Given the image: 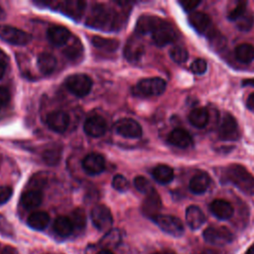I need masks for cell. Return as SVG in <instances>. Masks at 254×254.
<instances>
[{
    "mask_svg": "<svg viewBox=\"0 0 254 254\" xmlns=\"http://www.w3.org/2000/svg\"><path fill=\"white\" fill-rule=\"evenodd\" d=\"M86 25L100 30H115L119 25L116 12L102 4L95 5L86 18Z\"/></svg>",
    "mask_w": 254,
    "mask_h": 254,
    "instance_id": "obj_1",
    "label": "cell"
},
{
    "mask_svg": "<svg viewBox=\"0 0 254 254\" xmlns=\"http://www.w3.org/2000/svg\"><path fill=\"white\" fill-rule=\"evenodd\" d=\"M228 182L246 194L254 195V177L242 166L231 165L225 171Z\"/></svg>",
    "mask_w": 254,
    "mask_h": 254,
    "instance_id": "obj_2",
    "label": "cell"
},
{
    "mask_svg": "<svg viewBox=\"0 0 254 254\" xmlns=\"http://www.w3.org/2000/svg\"><path fill=\"white\" fill-rule=\"evenodd\" d=\"M65 86L72 94L83 97L90 92L92 80L84 73H74L65 78Z\"/></svg>",
    "mask_w": 254,
    "mask_h": 254,
    "instance_id": "obj_3",
    "label": "cell"
},
{
    "mask_svg": "<svg viewBox=\"0 0 254 254\" xmlns=\"http://www.w3.org/2000/svg\"><path fill=\"white\" fill-rule=\"evenodd\" d=\"M167 87L166 81L161 77H149L141 79L135 86V91L143 96H157L162 94Z\"/></svg>",
    "mask_w": 254,
    "mask_h": 254,
    "instance_id": "obj_4",
    "label": "cell"
},
{
    "mask_svg": "<svg viewBox=\"0 0 254 254\" xmlns=\"http://www.w3.org/2000/svg\"><path fill=\"white\" fill-rule=\"evenodd\" d=\"M155 223L166 233L179 237L184 233V224L180 218L174 215L168 214H159L153 218Z\"/></svg>",
    "mask_w": 254,
    "mask_h": 254,
    "instance_id": "obj_5",
    "label": "cell"
},
{
    "mask_svg": "<svg viewBox=\"0 0 254 254\" xmlns=\"http://www.w3.org/2000/svg\"><path fill=\"white\" fill-rule=\"evenodd\" d=\"M90 217L93 225L100 231H107L113 223L110 209L104 204H98L91 209Z\"/></svg>",
    "mask_w": 254,
    "mask_h": 254,
    "instance_id": "obj_6",
    "label": "cell"
},
{
    "mask_svg": "<svg viewBox=\"0 0 254 254\" xmlns=\"http://www.w3.org/2000/svg\"><path fill=\"white\" fill-rule=\"evenodd\" d=\"M202 235L206 242L217 246L228 244L233 239L232 233L223 226H209L203 231Z\"/></svg>",
    "mask_w": 254,
    "mask_h": 254,
    "instance_id": "obj_7",
    "label": "cell"
},
{
    "mask_svg": "<svg viewBox=\"0 0 254 254\" xmlns=\"http://www.w3.org/2000/svg\"><path fill=\"white\" fill-rule=\"evenodd\" d=\"M0 38L3 41L16 46L27 45L31 40V36L23 30L8 25H0Z\"/></svg>",
    "mask_w": 254,
    "mask_h": 254,
    "instance_id": "obj_8",
    "label": "cell"
},
{
    "mask_svg": "<svg viewBox=\"0 0 254 254\" xmlns=\"http://www.w3.org/2000/svg\"><path fill=\"white\" fill-rule=\"evenodd\" d=\"M152 39L158 47H164L176 41L177 33L171 24L162 20L152 33Z\"/></svg>",
    "mask_w": 254,
    "mask_h": 254,
    "instance_id": "obj_9",
    "label": "cell"
},
{
    "mask_svg": "<svg viewBox=\"0 0 254 254\" xmlns=\"http://www.w3.org/2000/svg\"><path fill=\"white\" fill-rule=\"evenodd\" d=\"M218 136L224 141H235L239 138L238 125L231 114L225 113L222 116L218 127Z\"/></svg>",
    "mask_w": 254,
    "mask_h": 254,
    "instance_id": "obj_10",
    "label": "cell"
},
{
    "mask_svg": "<svg viewBox=\"0 0 254 254\" xmlns=\"http://www.w3.org/2000/svg\"><path fill=\"white\" fill-rule=\"evenodd\" d=\"M114 130L125 138H139L142 135V127L131 118H121L114 124Z\"/></svg>",
    "mask_w": 254,
    "mask_h": 254,
    "instance_id": "obj_11",
    "label": "cell"
},
{
    "mask_svg": "<svg viewBox=\"0 0 254 254\" xmlns=\"http://www.w3.org/2000/svg\"><path fill=\"white\" fill-rule=\"evenodd\" d=\"M82 168L89 175H98L105 169V160L100 154L90 153L83 158Z\"/></svg>",
    "mask_w": 254,
    "mask_h": 254,
    "instance_id": "obj_12",
    "label": "cell"
},
{
    "mask_svg": "<svg viewBox=\"0 0 254 254\" xmlns=\"http://www.w3.org/2000/svg\"><path fill=\"white\" fill-rule=\"evenodd\" d=\"M106 122L103 117L99 115H93L87 118L83 124L84 132L90 137H101L106 131Z\"/></svg>",
    "mask_w": 254,
    "mask_h": 254,
    "instance_id": "obj_13",
    "label": "cell"
},
{
    "mask_svg": "<svg viewBox=\"0 0 254 254\" xmlns=\"http://www.w3.org/2000/svg\"><path fill=\"white\" fill-rule=\"evenodd\" d=\"M189 23L199 34L207 35L211 30V20L208 15L203 12H192L189 16Z\"/></svg>",
    "mask_w": 254,
    "mask_h": 254,
    "instance_id": "obj_14",
    "label": "cell"
},
{
    "mask_svg": "<svg viewBox=\"0 0 254 254\" xmlns=\"http://www.w3.org/2000/svg\"><path fill=\"white\" fill-rule=\"evenodd\" d=\"M47 124L55 132L63 133L69 125V117L64 111H54L47 116Z\"/></svg>",
    "mask_w": 254,
    "mask_h": 254,
    "instance_id": "obj_15",
    "label": "cell"
},
{
    "mask_svg": "<svg viewBox=\"0 0 254 254\" xmlns=\"http://www.w3.org/2000/svg\"><path fill=\"white\" fill-rule=\"evenodd\" d=\"M161 207H162V201L156 190L146 194V197L142 203V211L146 216L153 219L154 217L159 215V211Z\"/></svg>",
    "mask_w": 254,
    "mask_h": 254,
    "instance_id": "obj_16",
    "label": "cell"
},
{
    "mask_svg": "<svg viewBox=\"0 0 254 254\" xmlns=\"http://www.w3.org/2000/svg\"><path fill=\"white\" fill-rule=\"evenodd\" d=\"M144 54V45L139 38H130L124 48V56L128 62H138Z\"/></svg>",
    "mask_w": 254,
    "mask_h": 254,
    "instance_id": "obj_17",
    "label": "cell"
},
{
    "mask_svg": "<svg viewBox=\"0 0 254 254\" xmlns=\"http://www.w3.org/2000/svg\"><path fill=\"white\" fill-rule=\"evenodd\" d=\"M209 209L215 217L221 220L229 219L234 212V208L232 204L229 201L224 199H214L210 203Z\"/></svg>",
    "mask_w": 254,
    "mask_h": 254,
    "instance_id": "obj_18",
    "label": "cell"
},
{
    "mask_svg": "<svg viewBox=\"0 0 254 254\" xmlns=\"http://www.w3.org/2000/svg\"><path fill=\"white\" fill-rule=\"evenodd\" d=\"M162 22V19L152 15H142L136 23V32L140 35L152 34L158 25Z\"/></svg>",
    "mask_w": 254,
    "mask_h": 254,
    "instance_id": "obj_19",
    "label": "cell"
},
{
    "mask_svg": "<svg viewBox=\"0 0 254 254\" xmlns=\"http://www.w3.org/2000/svg\"><path fill=\"white\" fill-rule=\"evenodd\" d=\"M47 36L52 44L56 46H63L68 42L70 32L63 26H52L48 29Z\"/></svg>",
    "mask_w": 254,
    "mask_h": 254,
    "instance_id": "obj_20",
    "label": "cell"
},
{
    "mask_svg": "<svg viewBox=\"0 0 254 254\" xmlns=\"http://www.w3.org/2000/svg\"><path fill=\"white\" fill-rule=\"evenodd\" d=\"M168 142L178 148H187L191 144L192 139L187 130L176 128L169 134Z\"/></svg>",
    "mask_w": 254,
    "mask_h": 254,
    "instance_id": "obj_21",
    "label": "cell"
},
{
    "mask_svg": "<svg viewBox=\"0 0 254 254\" xmlns=\"http://www.w3.org/2000/svg\"><path fill=\"white\" fill-rule=\"evenodd\" d=\"M186 221L190 228L198 229L205 222V215L196 205H190L186 210Z\"/></svg>",
    "mask_w": 254,
    "mask_h": 254,
    "instance_id": "obj_22",
    "label": "cell"
},
{
    "mask_svg": "<svg viewBox=\"0 0 254 254\" xmlns=\"http://www.w3.org/2000/svg\"><path fill=\"white\" fill-rule=\"evenodd\" d=\"M210 185V178L206 173H197L190 181L189 188L192 193L201 194L206 191Z\"/></svg>",
    "mask_w": 254,
    "mask_h": 254,
    "instance_id": "obj_23",
    "label": "cell"
},
{
    "mask_svg": "<svg viewBox=\"0 0 254 254\" xmlns=\"http://www.w3.org/2000/svg\"><path fill=\"white\" fill-rule=\"evenodd\" d=\"M61 11L69 16L72 17L75 20H79V18L82 15V12L85 7V2L82 1H64L61 3Z\"/></svg>",
    "mask_w": 254,
    "mask_h": 254,
    "instance_id": "obj_24",
    "label": "cell"
},
{
    "mask_svg": "<svg viewBox=\"0 0 254 254\" xmlns=\"http://www.w3.org/2000/svg\"><path fill=\"white\" fill-rule=\"evenodd\" d=\"M43 200V193L41 190H28L21 195V203L26 209H33L38 207Z\"/></svg>",
    "mask_w": 254,
    "mask_h": 254,
    "instance_id": "obj_25",
    "label": "cell"
},
{
    "mask_svg": "<svg viewBox=\"0 0 254 254\" xmlns=\"http://www.w3.org/2000/svg\"><path fill=\"white\" fill-rule=\"evenodd\" d=\"M209 120L208 111L203 107H197L190 111L189 115L190 123L195 128H203L207 125Z\"/></svg>",
    "mask_w": 254,
    "mask_h": 254,
    "instance_id": "obj_26",
    "label": "cell"
},
{
    "mask_svg": "<svg viewBox=\"0 0 254 254\" xmlns=\"http://www.w3.org/2000/svg\"><path fill=\"white\" fill-rule=\"evenodd\" d=\"M27 222L31 228L43 230L50 223V215L46 211H35L29 215Z\"/></svg>",
    "mask_w": 254,
    "mask_h": 254,
    "instance_id": "obj_27",
    "label": "cell"
},
{
    "mask_svg": "<svg viewBox=\"0 0 254 254\" xmlns=\"http://www.w3.org/2000/svg\"><path fill=\"white\" fill-rule=\"evenodd\" d=\"M152 176L159 184L167 185L173 181L174 171L167 165H158L152 171Z\"/></svg>",
    "mask_w": 254,
    "mask_h": 254,
    "instance_id": "obj_28",
    "label": "cell"
},
{
    "mask_svg": "<svg viewBox=\"0 0 254 254\" xmlns=\"http://www.w3.org/2000/svg\"><path fill=\"white\" fill-rule=\"evenodd\" d=\"M37 64L41 72L44 74H51L57 66V59L49 53H43L38 57Z\"/></svg>",
    "mask_w": 254,
    "mask_h": 254,
    "instance_id": "obj_29",
    "label": "cell"
},
{
    "mask_svg": "<svg viewBox=\"0 0 254 254\" xmlns=\"http://www.w3.org/2000/svg\"><path fill=\"white\" fill-rule=\"evenodd\" d=\"M53 228H54V231L59 236H62V237L69 236L74 229L69 217H66V216L57 217L54 221Z\"/></svg>",
    "mask_w": 254,
    "mask_h": 254,
    "instance_id": "obj_30",
    "label": "cell"
},
{
    "mask_svg": "<svg viewBox=\"0 0 254 254\" xmlns=\"http://www.w3.org/2000/svg\"><path fill=\"white\" fill-rule=\"evenodd\" d=\"M235 58L242 64H249L254 60V46L251 44H240L235 48Z\"/></svg>",
    "mask_w": 254,
    "mask_h": 254,
    "instance_id": "obj_31",
    "label": "cell"
},
{
    "mask_svg": "<svg viewBox=\"0 0 254 254\" xmlns=\"http://www.w3.org/2000/svg\"><path fill=\"white\" fill-rule=\"evenodd\" d=\"M91 43L97 49L104 50L107 52H113V51L117 50V48L119 47L118 40L103 38V37H99V36H93L91 38Z\"/></svg>",
    "mask_w": 254,
    "mask_h": 254,
    "instance_id": "obj_32",
    "label": "cell"
},
{
    "mask_svg": "<svg viewBox=\"0 0 254 254\" xmlns=\"http://www.w3.org/2000/svg\"><path fill=\"white\" fill-rule=\"evenodd\" d=\"M62 151L59 146H51L43 152V160L50 166L58 165L61 161Z\"/></svg>",
    "mask_w": 254,
    "mask_h": 254,
    "instance_id": "obj_33",
    "label": "cell"
},
{
    "mask_svg": "<svg viewBox=\"0 0 254 254\" xmlns=\"http://www.w3.org/2000/svg\"><path fill=\"white\" fill-rule=\"evenodd\" d=\"M236 27L242 32H248L254 24V16L250 11H246L236 21Z\"/></svg>",
    "mask_w": 254,
    "mask_h": 254,
    "instance_id": "obj_34",
    "label": "cell"
},
{
    "mask_svg": "<svg viewBox=\"0 0 254 254\" xmlns=\"http://www.w3.org/2000/svg\"><path fill=\"white\" fill-rule=\"evenodd\" d=\"M48 183V176L46 173H37L35 174L29 181V190H41Z\"/></svg>",
    "mask_w": 254,
    "mask_h": 254,
    "instance_id": "obj_35",
    "label": "cell"
},
{
    "mask_svg": "<svg viewBox=\"0 0 254 254\" xmlns=\"http://www.w3.org/2000/svg\"><path fill=\"white\" fill-rule=\"evenodd\" d=\"M69 219L73 225V228L78 230H81L84 228L86 223V216H85L84 210H82L81 208H75L71 212Z\"/></svg>",
    "mask_w": 254,
    "mask_h": 254,
    "instance_id": "obj_36",
    "label": "cell"
},
{
    "mask_svg": "<svg viewBox=\"0 0 254 254\" xmlns=\"http://www.w3.org/2000/svg\"><path fill=\"white\" fill-rule=\"evenodd\" d=\"M82 46L79 43L78 40L74 41L71 45L67 46L64 50V56L71 60V61H76L77 59H79L82 55Z\"/></svg>",
    "mask_w": 254,
    "mask_h": 254,
    "instance_id": "obj_37",
    "label": "cell"
},
{
    "mask_svg": "<svg viewBox=\"0 0 254 254\" xmlns=\"http://www.w3.org/2000/svg\"><path fill=\"white\" fill-rule=\"evenodd\" d=\"M169 55L171 57V59L177 63V64H183L185 63L188 58H189V53L188 51L183 48V47H180V46H176V47H173L170 52H169Z\"/></svg>",
    "mask_w": 254,
    "mask_h": 254,
    "instance_id": "obj_38",
    "label": "cell"
},
{
    "mask_svg": "<svg viewBox=\"0 0 254 254\" xmlns=\"http://www.w3.org/2000/svg\"><path fill=\"white\" fill-rule=\"evenodd\" d=\"M134 186L140 192H143L145 194H148L155 190L152 184L145 177L142 176H138L134 179Z\"/></svg>",
    "mask_w": 254,
    "mask_h": 254,
    "instance_id": "obj_39",
    "label": "cell"
},
{
    "mask_svg": "<svg viewBox=\"0 0 254 254\" xmlns=\"http://www.w3.org/2000/svg\"><path fill=\"white\" fill-rule=\"evenodd\" d=\"M121 235L118 230H111L101 239V245L103 246H115L119 243Z\"/></svg>",
    "mask_w": 254,
    "mask_h": 254,
    "instance_id": "obj_40",
    "label": "cell"
},
{
    "mask_svg": "<svg viewBox=\"0 0 254 254\" xmlns=\"http://www.w3.org/2000/svg\"><path fill=\"white\" fill-rule=\"evenodd\" d=\"M247 2L241 1L229 12L228 19L231 21H236L240 16H242L247 11Z\"/></svg>",
    "mask_w": 254,
    "mask_h": 254,
    "instance_id": "obj_41",
    "label": "cell"
},
{
    "mask_svg": "<svg viewBox=\"0 0 254 254\" xmlns=\"http://www.w3.org/2000/svg\"><path fill=\"white\" fill-rule=\"evenodd\" d=\"M112 187L118 191H126L129 188V182L122 175H116L112 179Z\"/></svg>",
    "mask_w": 254,
    "mask_h": 254,
    "instance_id": "obj_42",
    "label": "cell"
},
{
    "mask_svg": "<svg viewBox=\"0 0 254 254\" xmlns=\"http://www.w3.org/2000/svg\"><path fill=\"white\" fill-rule=\"evenodd\" d=\"M207 64L203 59H196L190 64V69L195 74H202L206 71Z\"/></svg>",
    "mask_w": 254,
    "mask_h": 254,
    "instance_id": "obj_43",
    "label": "cell"
},
{
    "mask_svg": "<svg viewBox=\"0 0 254 254\" xmlns=\"http://www.w3.org/2000/svg\"><path fill=\"white\" fill-rule=\"evenodd\" d=\"M13 194V190L8 186H0V204L7 202Z\"/></svg>",
    "mask_w": 254,
    "mask_h": 254,
    "instance_id": "obj_44",
    "label": "cell"
},
{
    "mask_svg": "<svg viewBox=\"0 0 254 254\" xmlns=\"http://www.w3.org/2000/svg\"><path fill=\"white\" fill-rule=\"evenodd\" d=\"M9 101H10V91L4 86H0V108L6 106Z\"/></svg>",
    "mask_w": 254,
    "mask_h": 254,
    "instance_id": "obj_45",
    "label": "cell"
},
{
    "mask_svg": "<svg viewBox=\"0 0 254 254\" xmlns=\"http://www.w3.org/2000/svg\"><path fill=\"white\" fill-rule=\"evenodd\" d=\"M7 64H8V58L5 55V53L0 50V78H2L3 75L5 74Z\"/></svg>",
    "mask_w": 254,
    "mask_h": 254,
    "instance_id": "obj_46",
    "label": "cell"
},
{
    "mask_svg": "<svg viewBox=\"0 0 254 254\" xmlns=\"http://www.w3.org/2000/svg\"><path fill=\"white\" fill-rule=\"evenodd\" d=\"M181 6L184 8L185 11H191L194 8H196V6H198L200 4V1H194V0H188V1H181L180 2Z\"/></svg>",
    "mask_w": 254,
    "mask_h": 254,
    "instance_id": "obj_47",
    "label": "cell"
},
{
    "mask_svg": "<svg viewBox=\"0 0 254 254\" xmlns=\"http://www.w3.org/2000/svg\"><path fill=\"white\" fill-rule=\"evenodd\" d=\"M246 105H247V108L254 111V93H251L248 98H247V101H246Z\"/></svg>",
    "mask_w": 254,
    "mask_h": 254,
    "instance_id": "obj_48",
    "label": "cell"
},
{
    "mask_svg": "<svg viewBox=\"0 0 254 254\" xmlns=\"http://www.w3.org/2000/svg\"><path fill=\"white\" fill-rule=\"evenodd\" d=\"M242 85L244 86H254V78H247L242 81Z\"/></svg>",
    "mask_w": 254,
    "mask_h": 254,
    "instance_id": "obj_49",
    "label": "cell"
},
{
    "mask_svg": "<svg viewBox=\"0 0 254 254\" xmlns=\"http://www.w3.org/2000/svg\"><path fill=\"white\" fill-rule=\"evenodd\" d=\"M2 254H17L16 250L12 247H6L5 249H3Z\"/></svg>",
    "mask_w": 254,
    "mask_h": 254,
    "instance_id": "obj_50",
    "label": "cell"
},
{
    "mask_svg": "<svg viewBox=\"0 0 254 254\" xmlns=\"http://www.w3.org/2000/svg\"><path fill=\"white\" fill-rule=\"evenodd\" d=\"M200 254H219V253L213 249H205Z\"/></svg>",
    "mask_w": 254,
    "mask_h": 254,
    "instance_id": "obj_51",
    "label": "cell"
},
{
    "mask_svg": "<svg viewBox=\"0 0 254 254\" xmlns=\"http://www.w3.org/2000/svg\"><path fill=\"white\" fill-rule=\"evenodd\" d=\"M97 254H113V252L110 251V250H108V249H103V250L99 251Z\"/></svg>",
    "mask_w": 254,
    "mask_h": 254,
    "instance_id": "obj_52",
    "label": "cell"
},
{
    "mask_svg": "<svg viewBox=\"0 0 254 254\" xmlns=\"http://www.w3.org/2000/svg\"><path fill=\"white\" fill-rule=\"evenodd\" d=\"M157 254H176L174 251H171V250H165V251H162V252H159Z\"/></svg>",
    "mask_w": 254,
    "mask_h": 254,
    "instance_id": "obj_53",
    "label": "cell"
},
{
    "mask_svg": "<svg viewBox=\"0 0 254 254\" xmlns=\"http://www.w3.org/2000/svg\"><path fill=\"white\" fill-rule=\"evenodd\" d=\"M4 17H5V13H4V11L2 10V8L0 7V20L3 19Z\"/></svg>",
    "mask_w": 254,
    "mask_h": 254,
    "instance_id": "obj_54",
    "label": "cell"
},
{
    "mask_svg": "<svg viewBox=\"0 0 254 254\" xmlns=\"http://www.w3.org/2000/svg\"><path fill=\"white\" fill-rule=\"evenodd\" d=\"M246 254H254V246L251 247V248H249V250L247 251Z\"/></svg>",
    "mask_w": 254,
    "mask_h": 254,
    "instance_id": "obj_55",
    "label": "cell"
}]
</instances>
